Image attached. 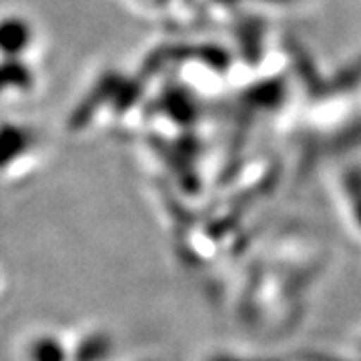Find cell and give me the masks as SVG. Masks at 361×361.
<instances>
[{
	"label": "cell",
	"instance_id": "obj_1",
	"mask_svg": "<svg viewBox=\"0 0 361 361\" xmlns=\"http://www.w3.org/2000/svg\"><path fill=\"white\" fill-rule=\"evenodd\" d=\"M317 247H277L239 273L231 293L233 315L251 336L283 339L305 319L325 259Z\"/></svg>",
	"mask_w": 361,
	"mask_h": 361
},
{
	"label": "cell",
	"instance_id": "obj_2",
	"mask_svg": "<svg viewBox=\"0 0 361 361\" xmlns=\"http://www.w3.org/2000/svg\"><path fill=\"white\" fill-rule=\"evenodd\" d=\"M205 361H291V357H281L265 351H253L243 348H219L213 349Z\"/></svg>",
	"mask_w": 361,
	"mask_h": 361
},
{
	"label": "cell",
	"instance_id": "obj_3",
	"mask_svg": "<svg viewBox=\"0 0 361 361\" xmlns=\"http://www.w3.org/2000/svg\"><path fill=\"white\" fill-rule=\"evenodd\" d=\"M349 360L361 361V329H357L349 339Z\"/></svg>",
	"mask_w": 361,
	"mask_h": 361
}]
</instances>
